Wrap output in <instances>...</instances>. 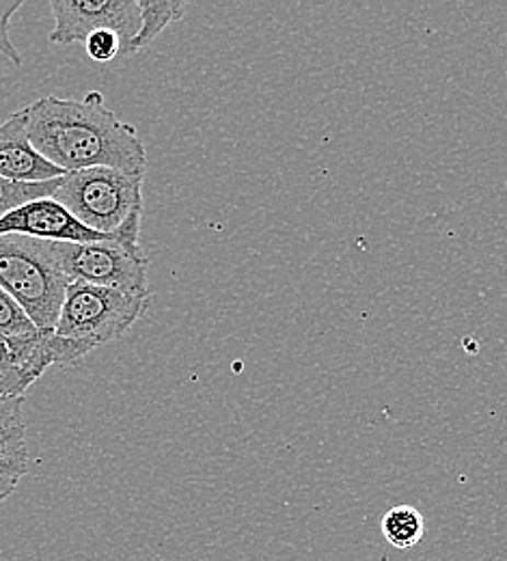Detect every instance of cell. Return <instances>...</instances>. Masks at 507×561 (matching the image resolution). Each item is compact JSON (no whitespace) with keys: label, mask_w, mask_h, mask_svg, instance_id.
Wrapping results in <instances>:
<instances>
[{"label":"cell","mask_w":507,"mask_h":561,"mask_svg":"<svg viewBox=\"0 0 507 561\" xmlns=\"http://www.w3.org/2000/svg\"><path fill=\"white\" fill-rule=\"evenodd\" d=\"M24 113L31 145L61 171L104 167L146 178L143 139L106 106L100 91H89L82 100L48 95Z\"/></svg>","instance_id":"6da1fadb"},{"label":"cell","mask_w":507,"mask_h":561,"mask_svg":"<svg viewBox=\"0 0 507 561\" xmlns=\"http://www.w3.org/2000/svg\"><path fill=\"white\" fill-rule=\"evenodd\" d=\"M149 296L73 280L68 285L53 333L64 342L70 365L126 335L143 316Z\"/></svg>","instance_id":"7a4b0ae2"},{"label":"cell","mask_w":507,"mask_h":561,"mask_svg":"<svg viewBox=\"0 0 507 561\" xmlns=\"http://www.w3.org/2000/svg\"><path fill=\"white\" fill-rule=\"evenodd\" d=\"M70 279L59 268L50 242L0 236V287L39 331H53Z\"/></svg>","instance_id":"3957f363"},{"label":"cell","mask_w":507,"mask_h":561,"mask_svg":"<svg viewBox=\"0 0 507 561\" xmlns=\"http://www.w3.org/2000/svg\"><path fill=\"white\" fill-rule=\"evenodd\" d=\"M53 255L70 283H89L149 296V260L141 249V216L97 242H50Z\"/></svg>","instance_id":"277c9868"},{"label":"cell","mask_w":507,"mask_h":561,"mask_svg":"<svg viewBox=\"0 0 507 561\" xmlns=\"http://www.w3.org/2000/svg\"><path fill=\"white\" fill-rule=\"evenodd\" d=\"M143 180L115 169H84L59 178L53 199L84 227L113 236L130 218L143 216Z\"/></svg>","instance_id":"5b68a950"},{"label":"cell","mask_w":507,"mask_h":561,"mask_svg":"<svg viewBox=\"0 0 507 561\" xmlns=\"http://www.w3.org/2000/svg\"><path fill=\"white\" fill-rule=\"evenodd\" d=\"M55 28L53 44H84L97 31H113L122 39V57H130V46L141 31V9L137 0H50Z\"/></svg>","instance_id":"8992f818"},{"label":"cell","mask_w":507,"mask_h":561,"mask_svg":"<svg viewBox=\"0 0 507 561\" xmlns=\"http://www.w3.org/2000/svg\"><path fill=\"white\" fill-rule=\"evenodd\" d=\"M53 365H61V344L53 331L0 335V398H24Z\"/></svg>","instance_id":"52a82bcc"},{"label":"cell","mask_w":507,"mask_h":561,"mask_svg":"<svg viewBox=\"0 0 507 561\" xmlns=\"http://www.w3.org/2000/svg\"><path fill=\"white\" fill-rule=\"evenodd\" d=\"M0 236H24L48 242H97L108 238L84 227L53 197L31 202L2 216Z\"/></svg>","instance_id":"ba28073f"},{"label":"cell","mask_w":507,"mask_h":561,"mask_svg":"<svg viewBox=\"0 0 507 561\" xmlns=\"http://www.w3.org/2000/svg\"><path fill=\"white\" fill-rule=\"evenodd\" d=\"M66 171L48 162L28 139L26 113L18 111L0 124V178L11 182H50L64 178Z\"/></svg>","instance_id":"9c48e42d"},{"label":"cell","mask_w":507,"mask_h":561,"mask_svg":"<svg viewBox=\"0 0 507 561\" xmlns=\"http://www.w3.org/2000/svg\"><path fill=\"white\" fill-rule=\"evenodd\" d=\"M22 409L24 398H0V465L31 467Z\"/></svg>","instance_id":"30bf717a"},{"label":"cell","mask_w":507,"mask_h":561,"mask_svg":"<svg viewBox=\"0 0 507 561\" xmlns=\"http://www.w3.org/2000/svg\"><path fill=\"white\" fill-rule=\"evenodd\" d=\"M380 531L393 549L408 551L424 540L426 518L415 505L402 503L384 512L380 518Z\"/></svg>","instance_id":"8fae6325"},{"label":"cell","mask_w":507,"mask_h":561,"mask_svg":"<svg viewBox=\"0 0 507 561\" xmlns=\"http://www.w3.org/2000/svg\"><path fill=\"white\" fill-rule=\"evenodd\" d=\"M137 2L141 9V31L130 46V55L141 53L151 42H155L160 33L173 22H180L188 9V2L184 0H164V2L137 0Z\"/></svg>","instance_id":"7c38bea8"},{"label":"cell","mask_w":507,"mask_h":561,"mask_svg":"<svg viewBox=\"0 0 507 561\" xmlns=\"http://www.w3.org/2000/svg\"><path fill=\"white\" fill-rule=\"evenodd\" d=\"M59 180L50 182H35V184H24V182H11L0 178V218L7 216L9 211L18 210L31 202L53 197Z\"/></svg>","instance_id":"4fadbf2b"},{"label":"cell","mask_w":507,"mask_h":561,"mask_svg":"<svg viewBox=\"0 0 507 561\" xmlns=\"http://www.w3.org/2000/svg\"><path fill=\"white\" fill-rule=\"evenodd\" d=\"M33 331H39V329H35V324L26 318L20 305L0 287V335L18 337V335H28Z\"/></svg>","instance_id":"5bb4252c"},{"label":"cell","mask_w":507,"mask_h":561,"mask_svg":"<svg viewBox=\"0 0 507 561\" xmlns=\"http://www.w3.org/2000/svg\"><path fill=\"white\" fill-rule=\"evenodd\" d=\"M84 48L89 59L97 64H108L122 55V39L113 31H97L89 35V39L84 42Z\"/></svg>","instance_id":"9a60e30c"},{"label":"cell","mask_w":507,"mask_h":561,"mask_svg":"<svg viewBox=\"0 0 507 561\" xmlns=\"http://www.w3.org/2000/svg\"><path fill=\"white\" fill-rule=\"evenodd\" d=\"M20 7L22 0H0V55H4L13 66H22V57L9 37V24Z\"/></svg>","instance_id":"2e32d148"},{"label":"cell","mask_w":507,"mask_h":561,"mask_svg":"<svg viewBox=\"0 0 507 561\" xmlns=\"http://www.w3.org/2000/svg\"><path fill=\"white\" fill-rule=\"evenodd\" d=\"M28 473V467H18V465H0V501L11 496L20 480Z\"/></svg>","instance_id":"e0dca14e"}]
</instances>
